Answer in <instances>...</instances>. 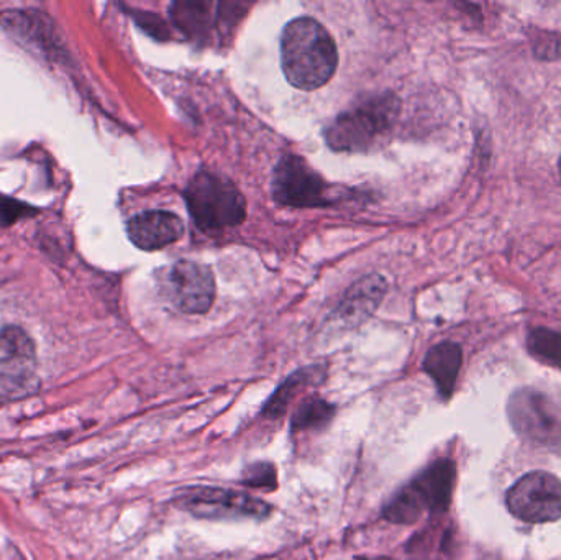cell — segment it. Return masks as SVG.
<instances>
[{
	"label": "cell",
	"instance_id": "1",
	"mask_svg": "<svg viewBox=\"0 0 561 560\" xmlns=\"http://www.w3.org/2000/svg\"><path fill=\"white\" fill-rule=\"evenodd\" d=\"M280 62L289 84L302 91L322 88L335 75L339 53L325 26L300 16L284 26Z\"/></svg>",
	"mask_w": 561,
	"mask_h": 560
},
{
	"label": "cell",
	"instance_id": "2",
	"mask_svg": "<svg viewBox=\"0 0 561 560\" xmlns=\"http://www.w3.org/2000/svg\"><path fill=\"white\" fill-rule=\"evenodd\" d=\"M399 104L386 94L343 112L325 130V140L335 151H366L392 130Z\"/></svg>",
	"mask_w": 561,
	"mask_h": 560
},
{
	"label": "cell",
	"instance_id": "3",
	"mask_svg": "<svg viewBox=\"0 0 561 560\" xmlns=\"http://www.w3.org/2000/svg\"><path fill=\"white\" fill-rule=\"evenodd\" d=\"M187 207L197 227L207 232L240 226L247 219V201L232 181L201 171L186 193Z\"/></svg>",
	"mask_w": 561,
	"mask_h": 560
},
{
	"label": "cell",
	"instance_id": "4",
	"mask_svg": "<svg viewBox=\"0 0 561 560\" xmlns=\"http://www.w3.org/2000/svg\"><path fill=\"white\" fill-rule=\"evenodd\" d=\"M511 426L526 443L561 450V408L542 391L523 388L507 403Z\"/></svg>",
	"mask_w": 561,
	"mask_h": 560
},
{
	"label": "cell",
	"instance_id": "5",
	"mask_svg": "<svg viewBox=\"0 0 561 560\" xmlns=\"http://www.w3.org/2000/svg\"><path fill=\"white\" fill-rule=\"evenodd\" d=\"M176 508L201 519H265L272 515L270 503L249 493L220 487H190L180 490L174 499Z\"/></svg>",
	"mask_w": 561,
	"mask_h": 560
},
{
	"label": "cell",
	"instance_id": "6",
	"mask_svg": "<svg viewBox=\"0 0 561 560\" xmlns=\"http://www.w3.org/2000/svg\"><path fill=\"white\" fill-rule=\"evenodd\" d=\"M511 515L530 525H546L561 518V480L537 470L520 477L506 493Z\"/></svg>",
	"mask_w": 561,
	"mask_h": 560
},
{
	"label": "cell",
	"instance_id": "7",
	"mask_svg": "<svg viewBox=\"0 0 561 560\" xmlns=\"http://www.w3.org/2000/svg\"><path fill=\"white\" fill-rule=\"evenodd\" d=\"M329 184L304 158L287 155L280 158L273 173L272 191L276 203L307 209L332 204Z\"/></svg>",
	"mask_w": 561,
	"mask_h": 560
},
{
	"label": "cell",
	"instance_id": "8",
	"mask_svg": "<svg viewBox=\"0 0 561 560\" xmlns=\"http://www.w3.org/2000/svg\"><path fill=\"white\" fill-rule=\"evenodd\" d=\"M167 298L186 315H206L216 299V279L209 266L203 263H174L164 272L161 283Z\"/></svg>",
	"mask_w": 561,
	"mask_h": 560
},
{
	"label": "cell",
	"instance_id": "9",
	"mask_svg": "<svg viewBox=\"0 0 561 560\" xmlns=\"http://www.w3.org/2000/svg\"><path fill=\"white\" fill-rule=\"evenodd\" d=\"M36 351L23 329L10 325L0 331V384L10 391L35 385Z\"/></svg>",
	"mask_w": 561,
	"mask_h": 560
},
{
	"label": "cell",
	"instance_id": "10",
	"mask_svg": "<svg viewBox=\"0 0 561 560\" xmlns=\"http://www.w3.org/2000/svg\"><path fill=\"white\" fill-rule=\"evenodd\" d=\"M455 483L457 466L454 460L438 459L422 470L408 487L424 513L444 515L454 499Z\"/></svg>",
	"mask_w": 561,
	"mask_h": 560
},
{
	"label": "cell",
	"instance_id": "11",
	"mask_svg": "<svg viewBox=\"0 0 561 560\" xmlns=\"http://www.w3.org/2000/svg\"><path fill=\"white\" fill-rule=\"evenodd\" d=\"M127 233L138 249L153 252L178 242L184 236V224L176 214L147 210L128 220Z\"/></svg>",
	"mask_w": 561,
	"mask_h": 560
},
{
	"label": "cell",
	"instance_id": "12",
	"mask_svg": "<svg viewBox=\"0 0 561 560\" xmlns=\"http://www.w3.org/2000/svg\"><path fill=\"white\" fill-rule=\"evenodd\" d=\"M463 364V351L455 342H442L434 345L424 358V370L434 380L438 393L444 400L454 395L458 375Z\"/></svg>",
	"mask_w": 561,
	"mask_h": 560
},
{
	"label": "cell",
	"instance_id": "13",
	"mask_svg": "<svg viewBox=\"0 0 561 560\" xmlns=\"http://www.w3.org/2000/svg\"><path fill=\"white\" fill-rule=\"evenodd\" d=\"M325 378V370L320 365L313 367L300 368L286 378L279 385L278 390L272 395L262 410V416L266 420H279L289 410L290 403L302 393L306 388L320 385Z\"/></svg>",
	"mask_w": 561,
	"mask_h": 560
},
{
	"label": "cell",
	"instance_id": "14",
	"mask_svg": "<svg viewBox=\"0 0 561 560\" xmlns=\"http://www.w3.org/2000/svg\"><path fill=\"white\" fill-rule=\"evenodd\" d=\"M335 404L320 397H309L300 401L290 416V430L294 433H310L329 426L335 418Z\"/></svg>",
	"mask_w": 561,
	"mask_h": 560
},
{
	"label": "cell",
	"instance_id": "15",
	"mask_svg": "<svg viewBox=\"0 0 561 560\" xmlns=\"http://www.w3.org/2000/svg\"><path fill=\"white\" fill-rule=\"evenodd\" d=\"M209 3L176 2L171 7V19L190 38H206L210 28Z\"/></svg>",
	"mask_w": 561,
	"mask_h": 560
},
{
	"label": "cell",
	"instance_id": "16",
	"mask_svg": "<svg viewBox=\"0 0 561 560\" xmlns=\"http://www.w3.org/2000/svg\"><path fill=\"white\" fill-rule=\"evenodd\" d=\"M527 351L537 361L561 370V334L552 329L539 328L527 335Z\"/></svg>",
	"mask_w": 561,
	"mask_h": 560
},
{
	"label": "cell",
	"instance_id": "17",
	"mask_svg": "<svg viewBox=\"0 0 561 560\" xmlns=\"http://www.w3.org/2000/svg\"><path fill=\"white\" fill-rule=\"evenodd\" d=\"M240 483L247 489L268 490V492L278 489V472H276L275 464H250L243 470Z\"/></svg>",
	"mask_w": 561,
	"mask_h": 560
},
{
	"label": "cell",
	"instance_id": "18",
	"mask_svg": "<svg viewBox=\"0 0 561 560\" xmlns=\"http://www.w3.org/2000/svg\"><path fill=\"white\" fill-rule=\"evenodd\" d=\"M35 213L36 209H33V207L0 194V224L2 226H10L22 217L33 216Z\"/></svg>",
	"mask_w": 561,
	"mask_h": 560
},
{
	"label": "cell",
	"instance_id": "19",
	"mask_svg": "<svg viewBox=\"0 0 561 560\" xmlns=\"http://www.w3.org/2000/svg\"><path fill=\"white\" fill-rule=\"evenodd\" d=\"M138 15H135V22L141 26V28L147 30L150 35L158 36V38H163V36H168L167 28H164V23L161 22L160 19H157L154 15H150L147 12H135Z\"/></svg>",
	"mask_w": 561,
	"mask_h": 560
},
{
	"label": "cell",
	"instance_id": "20",
	"mask_svg": "<svg viewBox=\"0 0 561 560\" xmlns=\"http://www.w3.org/2000/svg\"><path fill=\"white\" fill-rule=\"evenodd\" d=\"M560 174H561V158H560Z\"/></svg>",
	"mask_w": 561,
	"mask_h": 560
}]
</instances>
